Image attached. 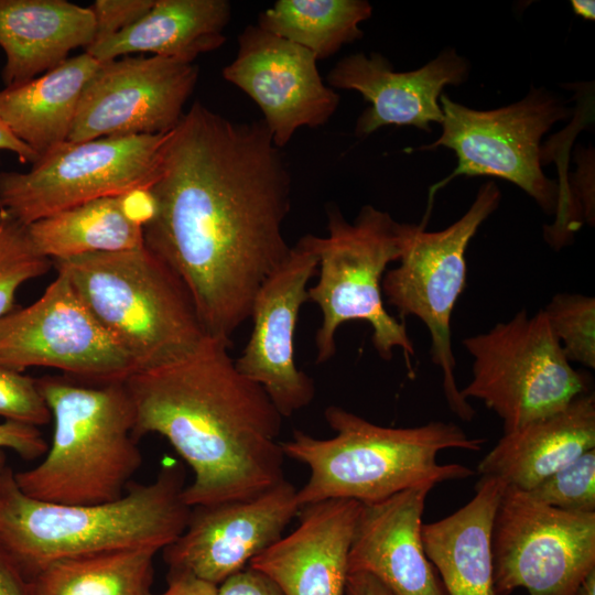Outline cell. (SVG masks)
Returning <instances> with one entry per match:
<instances>
[{"label": "cell", "instance_id": "74e56055", "mask_svg": "<svg viewBox=\"0 0 595 595\" xmlns=\"http://www.w3.org/2000/svg\"><path fill=\"white\" fill-rule=\"evenodd\" d=\"M345 595H392L377 578L368 573H349Z\"/></svg>", "mask_w": 595, "mask_h": 595}, {"label": "cell", "instance_id": "f35d334b", "mask_svg": "<svg viewBox=\"0 0 595 595\" xmlns=\"http://www.w3.org/2000/svg\"><path fill=\"white\" fill-rule=\"evenodd\" d=\"M0 150L11 151L17 154L22 163L34 164L39 155L10 130L0 116Z\"/></svg>", "mask_w": 595, "mask_h": 595}, {"label": "cell", "instance_id": "f546056e", "mask_svg": "<svg viewBox=\"0 0 595 595\" xmlns=\"http://www.w3.org/2000/svg\"><path fill=\"white\" fill-rule=\"evenodd\" d=\"M570 363L595 368V299L558 293L542 310Z\"/></svg>", "mask_w": 595, "mask_h": 595}, {"label": "cell", "instance_id": "8fae6325", "mask_svg": "<svg viewBox=\"0 0 595 595\" xmlns=\"http://www.w3.org/2000/svg\"><path fill=\"white\" fill-rule=\"evenodd\" d=\"M169 133L66 141L28 172H0V209L29 226L96 198L149 188Z\"/></svg>", "mask_w": 595, "mask_h": 595}, {"label": "cell", "instance_id": "60d3db41", "mask_svg": "<svg viewBox=\"0 0 595 595\" xmlns=\"http://www.w3.org/2000/svg\"><path fill=\"white\" fill-rule=\"evenodd\" d=\"M575 595H595V569L583 578Z\"/></svg>", "mask_w": 595, "mask_h": 595}, {"label": "cell", "instance_id": "2e32d148", "mask_svg": "<svg viewBox=\"0 0 595 595\" xmlns=\"http://www.w3.org/2000/svg\"><path fill=\"white\" fill-rule=\"evenodd\" d=\"M316 62L306 48L248 25L223 77L258 105L280 149L300 128L325 125L338 107L339 96L324 84Z\"/></svg>", "mask_w": 595, "mask_h": 595}, {"label": "cell", "instance_id": "e575fe53", "mask_svg": "<svg viewBox=\"0 0 595 595\" xmlns=\"http://www.w3.org/2000/svg\"><path fill=\"white\" fill-rule=\"evenodd\" d=\"M219 595H283L280 588L264 574L245 567L218 585Z\"/></svg>", "mask_w": 595, "mask_h": 595}, {"label": "cell", "instance_id": "8d00e7d4", "mask_svg": "<svg viewBox=\"0 0 595 595\" xmlns=\"http://www.w3.org/2000/svg\"><path fill=\"white\" fill-rule=\"evenodd\" d=\"M0 595H35L29 581L0 550Z\"/></svg>", "mask_w": 595, "mask_h": 595}, {"label": "cell", "instance_id": "d590c367", "mask_svg": "<svg viewBox=\"0 0 595 595\" xmlns=\"http://www.w3.org/2000/svg\"><path fill=\"white\" fill-rule=\"evenodd\" d=\"M151 595H219L218 585L198 578L188 573L171 572L167 587L163 593Z\"/></svg>", "mask_w": 595, "mask_h": 595}, {"label": "cell", "instance_id": "4316f807", "mask_svg": "<svg viewBox=\"0 0 595 595\" xmlns=\"http://www.w3.org/2000/svg\"><path fill=\"white\" fill-rule=\"evenodd\" d=\"M153 549H128L62 559L31 582L35 595H151Z\"/></svg>", "mask_w": 595, "mask_h": 595}, {"label": "cell", "instance_id": "4dcf8cb0", "mask_svg": "<svg viewBox=\"0 0 595 595\" xmlns=\"http://www.w3.org/2000/svg\"><path fill=\"white\" fill-rule=\"evenodd\" d=\"M527 493L536 500L561 510L595 512V448L585 452Z\"/></svg>", "mask_w": 595, "mask_h": 595}, {"label": "cell", "instance_id": "d6986e66", "mask_svg": "<svg viewBox=\"0 0 595 595\" xmlns=\"http://www.w3.org/2000/svg\"><path fill=\"white\" fill-rule=\"evenodd\" d=\"M432 489L420 486L379 502L361 504L348 574L368 573L392 595H447L422 541V516Z\"/></svg>", "mask_w": 595, "mask_h": 595}, {"label": "cell", "instance_id": "83f0119b", "mask_svg": "<svg viewBox=\"0 0 595 595\" xmlns=\"http://www.w3.org/2000/svg\"><path fill=\"white\" fill-rule=\"evenodd\" d=\"M371 13L366 0H278L259 14L257 25L323 60L360 39L359 24Z\"/></svg>", "mask_w": 595, "mask_h": 595}, {"label": "cell", "instance_id": "f1b7e54d", "mask_svg": "<svg viewBox=\"0 0 595 595\" xmlns=\"http://www.w3.org/2000/svg\"><path fill=\"white\" fill-rule=\"evenodd\" d=\"M51 267L52 260L34 247L28 227L0 209V318L13 310L19 288Z\"/></svg>", "mask_w": 595, "mask_h": 595}, {"label": "cell", "instance_id": "ba28073f", "mask_svg": "<svg viewBox=\"0 0 595 595\" xmlns=\"http://www.w3.org/2000/svg\"><path fill=\"white\" fill-rule=\"evenodd\" d=\"M473 358L464 399H478L502 421L504 433L553 414L589 392L573 369L542 310L519 311L486 333L463 339Z\"/></svg>", "mask_w": 595, "mask_h": 595}, {"label": "cell", "instance_id": "d6a6232c", "mask_svg": "<svg viewBox=\"0 0 595 595\" xmlns=\"http://www.w3.org/2000/svg\"><path fill=\"white\" fill-rule=\"evenodd\" d=\"M153 3L154 0L95 1L89 7L96 21V35L94 42L115 35L129 28L144 15Z\"/></svg>", "mask_w": 595, "mask_h": 595}, {"label": "cell", "instance_id": "30bf717a", "mask_svg": "<svg viewBox=\"0 0 595 595\" xmlns=\"http://www.w3.org/2000/svg\"><path fill=\"white\" fill-rule=\"evenodd\" d=\"M440 104L444 115L442 133L420 149L448 148L457 158V166L431 187L430 199L456 176L485 175L516 184L547 214H566L567 197L562 185L543 173L540 147L544 133L571 113L563 99L532 86L521 100L491 110L472 109L444 94Z\"/></svg>", "mask_w": 595, "mask_h": 595}, {"label": "cell", "instance_id": "7a4b0ae2", "mask_svg": "<svg viewBox=\"0 0 595 595\" xmlns=\"http://www.w3.org/2000/svg\"><path fill=\"white\" fill-rule=\"evenodd\" d=\"M229 345L208 336L187 358L123 381L134 439L165 437L192 468L182 491L190 508L250 499L284 479L283 416L236 368Z\"/></svg>", "mask_w": 595, "mask_h": 595}, {"label": "cell", "instance_id": "9a60e30c", "mask_svg": "<svg viewBox=\"0 0 595 595\" xmlns=\"http://www.w3.org/2000/svg\"><path fill=\"white\" fill-rule=\"evenodd\" d=\"M314 235H304L266 278L250 311L252 329L236 368L263 388L283 418L307 407L315 397L311 377L294 361L293 336L307 283L318 267Z\"/></svg>", "mask_w": 595, "mask_h": 595}, {"label": "cell", "instance_id": "44dd1931", "mask_svg": "<svg viewBox=\"0 0 595 595\" xmlns=\"http://www.w3.org/2000/svg\"><path fill=\"white\" fill-rule=\"evenodd\" d=\"M595 448V396L584 393L564 409L504 433L479 462L480 477L529 491Z\"/></svg>", "mask_w": 595, "mask_h": 595}, {"label": "cell", "instance_id": "ffe728a7", "mask_svg": "<svg viewBox=\"0 0 595 595\" xmlns=\"http://www.w3.org/2000/svg\"><path fill=\"white\" fill-rule=\"evenodd\" d=\"M360 508L354 499L303 506L299 526L248 566L269 577L283 595H345L348 554Z\"/></svg>", "mask_w": 595, "mask_h": 595}, {"label": "cell", "instance_id": "3957f363", "mask_svg": "<svg viewBox=\"0 0 595 595\" xmlns=\"http://www.w3.org/2000/svg\"><path fill=\"white\" fill-rule=\"evenodd\" d=\"M9 467L0 487V550L32 581L62 559L99 552L153 549L184 531V469L164 463L150 484H130L122 497L97 505H60L24 495Z\"/></svg>", "mask_w": 595, "mask_h": 595}, {"label": "cell", "instance_id": "836d02e7", "mask_svg": "<svg viewBox=\"0 0 595 595\" xmlns=\"http://www.w3.org/2000/svg\"><path fill=\"white\" fill-rule=\"evenodd\" d=\"M14 451L21 458L33 461L45 455L48 445L37 426L6 420L0 423V450Z\"/></svg>", "mask_w": 595, "mask_h": 595}, {"label": "cell", "instance_id": "cb8c5ba5", "mask_svg": "<svg viewBox=\"0 0 595 595\" xmlns=\"http://www.w3.org/2000/svg\"><path fill=\"white\" fill-rule=\"evenodd\" d=\"M230 15L227 0H154L132 25L94 42L85 52L100 63L133 53L193 63L225 43Z\"/></svg>", "mask_w": 595, "mask_h": 595}, {"label": "cell", "instance_id": "484cf974", "mask_svg": "<svg viewBox=\"0 0 595 595\" xmlns=\"http://www.w3.org/2000/svg\"><path fill=\"white\" fill-rule=\"evenodd\" d=\"M26 227L34 247L52 261L143 247L142 226L128 215L123 194L79 204Z\"/></svg>", "mask_w": 595, "mask_h": 595}, {"label": "cell", "instance_id": "b9f144b4", "mask_svg": "<svg viewBox=\"0 0 595 595\" xmlns=\"http://www.w3.org/2000/svg\"><path fill=\"white\" fill-rule=\"evenodd\" d=\"M8 465H7V457H6V454L3 452V450H0V487H1V484H2V480L4 478V475L8 470Z\"/></svg>", "mask_w": 595, "mask_h": 595}, {"label": "cell", "instance_id": "7402d4cb", "mask_svg": "<svg viewBox=\"0 0 595 595\" xmlns=\"http://www.w3.org/2000/svg\"><path fill=\"white\" fill-rule=\"evenodd\" d=\"M91 9L65 0H0V47L6 87L24 84L95 40Z\"/></svg>", "mask_w": 595, "mask_h": 595}, {"label": "cell", "instance_id": "7c38bea8", "mask_svg": "<svg viewBox=\"0 0 595 595\" xmlns=\"http://www.w3.org/2000/svg\"><path fill=\"white\" fill-rule=\"evenodd\" d=\"M494 588L575 595L595 569V512L561 510L505 486L491 530Z\"/></svg>", "mask_w": 595, "mask_h": 595}, {"label": "cell", "instance_id": "6da1fadb", "mask_svg": "<svg viewBox=\"0 0 595 595\" xmlns=\"http://www.w3.org/2000/svg\"><path fill=\"white\" fill-rule=\"evenodd\" d=\"M291 184L262 120L236 122L196 101L169 133L143 246L184 284L209 337L230 343L288 256Z\"/></svg>", "mask_w": 595, "mask_h": 595}, {"label": "cell", "instance_id": "ac0fdd59", "mask_svg": "<svg viewBox=\"0 0 595 595\" xmlns=\"http://www.w3.org/2000/svg\"><path fill=\"white\" fill-rule=\"evenodd\" d=\"M469 64L454 48H445L424 66L394 72L379 53L348 55L327 75L332 88L358 91L370 106L359 116L355 133L367 137L389 126H412L431 131V122L442 123L440 97L445 86L466 82Z\"/></svg>", "mask_w": 595, "mask_h": 595}, {"label": "cell", "instance_id": "277c9868", "mask_svg": "<svg viewBox=\"0 0 595 595\" xmlns=\"http://www.w3.org/2000/svg\"><path fill=\"white\" fill-rule=\"evenodd\" d=\"M324 418L333 437L294 430L291 440L280 441L284 456L310 468L307 482L296 491L301 508L327 499L369 505L410 488L467 478L473 475L469 467L440 464L437 454L451 448L477 452L485 442L452 422L387 428L338 405L327 407Z\"/></svg>", "mask_w": 595, "mask_h": 595}, {"label": "cell", "instance_id": "8992f818", "mask_svg": "<svg viewBox=\"0 0 595 595\" xmlns=\"http://www.w3.org/2000/svg\"><path fill=\"white\" fill-rule=\"evenodd\" d=\"M52 262L138 370L183 360L208 337L184 284L144 246Z\"/></svg>", "mask_w": 595, "mask_h": 595}, {"label": "cell", "instance_id": "d4e9b609", "mask_svg": "<svg viewBox=\"0 0 595 595\" xmlns=\"http://www.w3.org/2000/svg\"><path fill=\"white\" fill-rule=\"evenodd\" d=\"M100 66L88 53L0 90V116L39 159L67 141L83 91Z\"/></svg>", "mask_w": 595, "mask_h": 595}, {"label": "cell", "instance_id": "603a6c76", "mask_svg": "<svg viewBox=\"0 0 595 595\" xmlns=\"http://www.w3.org/2000/svg\"><path fill=\"white\" fill-rule=\"evenodd\" d=\"M505 484L480 477L474 497L452 515L423 523L422 541L447 595H496L491 530Z\"/></svg>", "mask_w": 595, "mask_h": 595}, {"label": "cell", "instance_id": "1f68e13d", "mask_svg": "<svg viewBox=\"0 0 595 595\" xmlns=\"http://www.w3.org/2000/svg\"><path fill=\"white\" fill-rule=\"evenodd\" d=\"M0 416L37 428L47 424L52 416L37 380L0 366Z\"/></svg>", "mask_w": 595, "mask_h": 595}, {"label": "cell", "instance_id": "9c48e42d", "mask_svg": "<svg viewBox=\"0 0 595 595\" xmlns=\"http://www.w3.org/2000/svg\"><path fill=\"white\" fill-rule=\"evenodd\" d=\"M501 193L493 181L484 183L468 210L440 231H426V219L408 224L399 266L387 271L381 290L401 318L415 316L431 337V360L443 375V391L451 411L472 421L475 409L458 389L454 369L451 317L466 286L465 253L480 225L497 209Z\"/></svg>", "mask_w": 595, "mask_h": 595}, {"label": "cell", "instance_id": "5bb4252c", "mask_svg": "<svg viewBox=\"0 0 595 595\" xmlns=\"http://www.w3.org/2000/svg\"><path fill=\"white\" fill-rule=\"evenodd\" d=\"M198 79L193 63L160 56H122L101 62L86 85L67 138L171 132Z\"/></svg>", "mask_w": 595, "mask_h": 595}, {"label": "cell", "instance_id": "e0dca14e", "mask_svg": "<svg viewBox=\"0 0 595 595\" xmlns=\"http://www.w3.org/2000/svg\"><path fill=\"white\" fill-rule=\"evenodd\" d=\"M296 491L284 478L250 499L191 508L182 534L162 550L169 571L221 584L282 537L301 509Z\"/></svg>", "mask_w": 595, "mask_h": 595}, {"label": "cell", "instance_id": "52a82bcc", "mask_svg": "<svg viewBox=\"0 0 595 595\" xmlns=\"http://www.w3.org/2000/svg\"><path fill=\"white\" fill-rule=\"evenodd\" d=\"M327 215L328 235L314 237L318 280L307 290L322 314L315 334L316 363L334 357L337 328L359 320L371 326V342L382 359L390 360L393 349L400 348L411 370L413 343L404 322L386 310L381 290L388 264L402 256L408 224L372 205L361 207L353 223L337 208H329Z\"/></svg>", "mask_w": 595, "mask_h": 595}, {"label": "cell", "instance_id": "ab89813d", "mask_svg": "<svg viewBox=\"0 0 595 595\" xmlns=\"http://www.w3.org/2000/svg\"><path fill=\"white\" fill-rule=\"evenodd\" d=\"M573 12L586 20H595V2L593 0H572Z\"/></svg>", "mask_w": 595, "mask_h": 595}, {"label": "cell", "instance_id": "5b68a950", "mask_svg": "<svg viewBox=\"0 0 595 595\" xmlns=\"http://www.w3.org/2000/svg\"><path fill=\"white\" fill-rule=\"evenodd\" d=\"M36 380L54 430L44 458L13 474L19 489L60 505H97L122 497L142 463L125 383L89 385L66 376Z\"/></svg>", "mask_w": 595, "mask_h": 595}, {"label": "cell", "instance_id": "4fadbf2b", "mask_svg": "<svg viewBox=\"0 0 595 595\" xmlns=\"http://www.w3.org/2000/svg\"><path fill=\"white\" fill-rule=\"evenodd\" d=\"M0 366L58 369L89 385L123 382L138 370L58 272L35 302L0 318Z\"/></svg>", "mask_w": 595, "mask_h": 595}]
</instances>
